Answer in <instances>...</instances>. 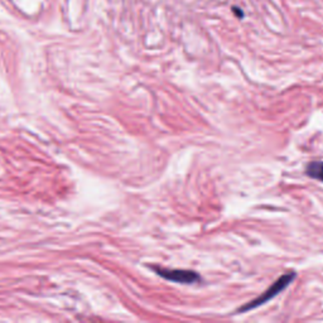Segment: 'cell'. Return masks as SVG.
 I'll return each mask as SVG.
<instances>
[{
    "instance_id": "cell-4",
    "label": "cell",
    "mask_w": 323,
    "mask_h": 323,
    "mask_svg": "<svg viewBox=\"0 0 323 323\" xmlns=\"http://www.w3.org/2000/svg\"><path fill=\"white\" fill-rule=\"evenodd\" d=\"M233 12L235 13L236 17H238V18H244V12H243V10H241V9H239V8L234 7V8H233Z\"/></svg>"
},
{
    "instance_id": "cell-1",
    "label": "cell",
    "mask_w": 323,
    "mask_h": 323,
    "mask_svg": "<svg viewBox=\"0 0 323 323\" xmlns=\"http://www.w3.org/2000/svg\"><path fill=\"white\" fill-rule=\"evenodd\" d=\"M294 278H296V273H294V271H291V273L282 275L278 281L274 282V283L271 284V286L269 287V288L266 289L263 294H260L258 298H255L254 301H250L248 304L241 307V308L239 309V312H248L250 311V309H254L256 308V307L261 306V304L266 303V302L270 301L271 298H274L276 294L281 293L282 291H284V289H286L287 287H288L289 284L294 281Z\"/></svg>"
},
{
    "instance_id": "cell-3",
    "label": "cell",
    "mask_w": 323,
    "mask_h": 323,
    "mask_svg": "<svg viewBox=\"0 0 323 323\" xmlns=\"http://www.w3.org/2000/svg\"><path fill=\"white\" fill-rule=\"evenodd\" d=\"M306 174L313 179H318L323 182V162L316 161L311 162L306 167Z\"/></svg>"
},
{
    "instance_id": "cell-2",
    "label": "cell",
    "mask_w": 323,
    "mask_h": 323,
    "mask_svg": "<svg viewBox=\"0 0 323 323\" xmlns=\"http://www.w3.org/2000/svg\"><path fill=\"white\" fill-rule=\"evenodd\" d=\"M156 271L163 278L168 279V281L177 282V283L193 284L200 281V275L191 270H179V269L178 270H172V269L156 268Z\"/></svg>"
}]
</instances>
